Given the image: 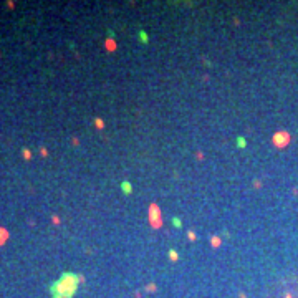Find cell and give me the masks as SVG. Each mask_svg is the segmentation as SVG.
Segmentation results:
<instances>
[{
    "label": "cell",
    "instance_id": "obj_1",
    "mask_svg": "<svg viewBox=\"0 0 298 298\" xmlns=\"http://www.w3.org/2000/svg\"><path fill=\"white\" fill-rule=\"evenodd\" d=\"M83 280V277L79 275H75V273H70V272H65L61 277H60L58 282H55L52 285V293L53 297H60V298H71L76 290H78V283Z\"/></svg>",
    "mask_w": 298,
    "mask_h": 298
},
{
    "label": "cell",
    "instance_id": "obj_2",
    "mask_svg": "<svg viewBox=\"0 0 298 298\" xmlns=\"http://www.w3.org/2000/svg\"><path fill=\"white\" fill-rule=\"evenodd\" d=\"M149 215H151V222H152V225H159V210H157V207L156 205H152L151 207V212H149Z\"/></svg>",
    "mask_w": 298,
    "mask_h": 298
},
{
    "label": "cell",
    "instance_id": "obj_3",
    "mask_svg": "<svg viewBox=\"0 0 298 298\" xmlns=\"http://www.w3.org/2000/svg\"><path fill=\"white\" fill-rule=\"evenodd\" d=\"M121 189L124 191V194H129V192L132 191V185L129 184V182H121Z\"/></svg>",
    "mask_w": 298,
    "mask_h": 298
},
{
    "label": "cell",
    "instance_id": "obj_4",
    "mask_svg": "<svg viewBox=\"0 0 298 298\" xmlns=\"http://www.w3.org/2000/svg\"><path fill=\"white\" fill-rule=\"evenodd\" d=\"M7 237H8V234H7V230H3V229H0V245L3 244L7 240Z\"/></svg>",
    "mask_w": 298,
    "mask_h": 298
},
{
    "label": "cell",
    "instance_id": "obj_5",
    "mask_svg": "<svg viewBox=\"0 0 298 298\" xmlns=\"http://www.w3.org/2000/svg\"><path fill=\"white\" fill-rule=\"evenodd\" d=\"M169 255H171V260H176V258H177V252L171 250V252H169Z\"/></svg>",
    "mask_w": 298,
    "mask_h": 298
},
{
    "label": "cell",
    "instance_id": "obj_6",
    "mask_svg": "<svg viewBox=\"0 0 298 298\" xmlns=\"http://www.w3.org/2000/svg\"><path fill=\"white\" fill-rule=\"evenodd\" d=\"M172 224H176V227H181V220L179 219H172Z\"/></svg>",
    "mask_w": 298,
    "mask_h": 298
},
{
    "label": "cell",
    "instance_id": "obj_7",
    "mask_svg": "<svg viewBox=\"0 0 298 298\" xmlns=\"http://www.w3.org/2000/svg\"><path fill=\"white\" fill-rule=\"evenodd\" d=\"M212 244H215V247H219V244H220V240H219L217 237H214V238H212Z\"/></svg>",
    "mask_w": 298,
    "mask_h": 298
},
{
    "label": "cell",
    "instance_id": "obj_8",
    "mask_svg": "<svg viewBox=\"0 0 298 298\" xmlns=\"http://www.w3.org/2000/svg\"><path fill=\"white\" fill-rule=\"evenodd\" d=\"M23 156H25L26 159H30V156H32V154H30V151H28V149H25V151H23Z\"/></svg>",
    "mask_w": 298,
    "mask_h": 298
},
{
    "label": "cell",
    "instance_id": "obj_9",
    "mask_svg": "<svg viewBox=\"0 0 298 298\" xmlns=\"http://www.w3.org/2000/svg\"><path fill=\"white\" fill-rule=\"evenodd\" d=\"M237 144H238V146H245V141H244V138H238Z\"/></svg>",
    "mask_w": 298,
    "mask_h": 298
},
{
    "label": "cell",
    "instance_id": "obj_10",
    "mask_svg": "<svg viewBox=\"0 0 298 298\" xmlns=\"http://www.w3.org/2000/svg\"><path fill=\"white\" fill-rule=\"evenodd\" d=\"M96 124H98V128H103V121H101V119H96Z\"/></svg>",
    "mask_w": 298,
    "mask_h": 298
},
{
    "label": "cell",
    "instance_id": "obj_11",
    "mask_svg": "<svg viewBox=\"0 0 298 298\" xmlns=\"http://www.w3.org/2000/svg\"><path fill=\"white\" fill-rule=\"evenodd\" d=\"M141 40H143V41H147V38H146V35H144V32H141Z\"/></svg>",
    "mask_w": 298,
    "mask_h": 298
},
{
    "label": "cell",
    "instance_id": "obj_12",
    "mask_svg": "<svg viewBox=\"0 0 298 298\" xmlns=\"http://www.w3.org/2000/svg\"><path fill=\"white\" fill-rule=\"evenodd\" d=\"M53 298H60V297H53Z\"/></svg>",
    "mask_w": 298,
    "mask_h": 298
}]
</instances>
